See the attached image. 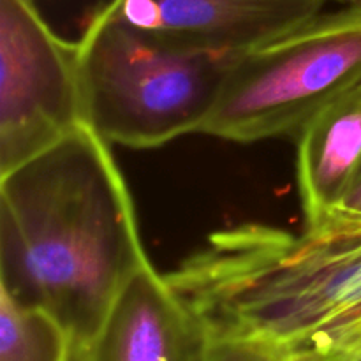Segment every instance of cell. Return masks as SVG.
Masks as SVG:
<instances>
[{
  "label": "cell",
  "mask_w": 361,
  "mask_h": 361,
  "mask_svg": "<svg viewBox=\"0 0 361 361\" xmlns=\"http://www.w3.org/2000/svg\"><path fill=\"white\" fill-rule=\"evenodd\" d=\"M330 0H115L116 16L166 42L236 55L324 13Z\"/></svg>",
  "instance_id": "obj_7"
},
{
  "label": "cell",
  "mask_w": 361,
  "mask_h": 361,
  "mask_svg": "<svg viewBox=\"0 0 361 361\" xmlns=\"http://www.w3.org/2000/svg\"><path fill=\"white\" fill-rule=\"evenodd\" d=\"M78 46L88 122L134 150L201 134L233 59L136 30L116 16L115 0L95 11Z\"/></svg>",
  "instance_id": "obj_3"
},
{
  "label": "cell",
  "mask_w": 361,
  "mask_h": 361,
  "mask_svg": "<svg viewBox=\"0 0 361 361\" xmlns=\"http://www.w3.org/2000/svg\"><path fill=\"white\" fill-rule=\"evenodd\" d=\"M208 361H282L277 353L261 342L242 337L212 335Z\"/></svg>",
  "instance_id": "obj_10"
},
{
  "label": "cell",
  "mask_w": 361,
  "mask_h": 361,
  "mask_svg": "<svg viewBox=\"0 0 361 361\" xmlns=\"http://www.w3.org/2000/svg\"><path fill=\"white\" fill-rule=\"evenodd\" d=\"M337 210L345 212V214L361 215V171L358 173L355 183H353V187L349 189L348 196L344 197V201H342V204Z\"/></svg>",
  "instance_id": "obj_11"
},
{
  "label": "cell",
  "mask_w": 361,
  "mask_h": 361,
  "mask_svg": "<svg viewBox=\"0 0 361 361\" xmlns=\"http://www.w3.org/2000/svg\"><path fill=\"white\" fill-rule=\"evenodd\" d=\"M341 2H345V4H348V6L361 7V0H341Z\"/></svg>",
  "instance_id": "obj_12"
},
{
  "label": "cell",
  "mask_w": 361,
  "mask_h": 361,
  "mask_svg": "<svg viewBox=\"0 0 361 361\" xmlns=\"http://www.w3.org/2000/svg\"><path fill=\"white\" fill-rule=\"evenodd\" d=\"M148 259L111 143L90 123L0 176V291L85 345Z\"/></svg>",
  "instance_id": "obj_1"
},
{
  "label": "cell",
  "mask_w": 361,
  "mask_h": 361,
  "mask_svg": "<svg viewBox=\"0 0 361 361\" xmlns=\"http://www.w3.org/2000/svg\"><path fill=\"white\" fill-rule=\"evenodd\" d=\"M71 361H78V358H76V353H74V355H73V360H71Z\"/></svg>",
  "instance_id": "obj_13"
},
{
  "label": "cell",
  "mask_w": 361,
  "mask_h": 361,
  "mask_svg": "<svg viewBox=\"0 0 361 361\" xmlns=\"http://www.w3.org/2000/svg\"><path fill=\"white\" fill-rule=\"evenodd\" d=\"M166 277L212 335L282 361H361V215L335 210L302 233L217 229Z\"/></svg>",
  "instance_id": "obj_2"
},
{
  "label": "cell",
  "mask_w": 361,
  "mask_h": 361,
  "mask_svg": "<svg viewBox=\"0 0 361 361\" xmlns=\"http://www.w3.org/2000/svg\"><path fill=\"white\" fill-rule=\"evenodd\" d=\"M296 182L305 226L342 204L361 171V81L296 134Z\"/></svg>",
  "instance_id": "obj_8"
},
{
  "label": "cell",
  "mask_w": 361,
  "mask_h": 361,
  "mask_svg": "<svg viewBox=\"0 0 361 361\" xmlns=\"http://www.w3.org/2000/svg\"><path fill=\"white\" fill-rule=\"evenodd\" d=\"M88 122L80 46L34 0H0V176Z\"/></svg>",
  "instance_id": "obj_5"
},
{
  "label": "cell",
  "mask_w": 361,
  "mask_h": 361,
  "mask_svg": "<svg viewBox=\"0 0 361 361\" xmlns=\"http://www.w3.org/2000/svg\"><path fill=\"white\" fill-rule=\"evenodd\" d=\"M212 334L200 314L145 259L118 293L78 361H208Z\"/></svg>",
  "instance_id": "obj_6"
},
{
  "label": "cell",
  "mask_w": 361,
  "mask_h": 361,
  "mask_svg": "<svg viewBox=\"0 0 361 361\" xmlns=\"http://www.w3.org/2000/svg\"><path fill=\"white\" fill-rule=\"evenodd\" d=\"M73 355V337L55 316L0 291V361H71Z\"/></svg>",
  "instance_id": "obj_9"
},
{
  "label": "cell",
  "mask_w": 361,
  "mask_h": 361,
  "mask_svg": "<svg viewBox=\"0 0 361 361\" xmlns=\"http://www.w3.org/2000/svg\"><path fill=\"white\" fill-rule=\"evenodd\" d=\"M360 81L361 7L321 13L281 37L233 55L201 134L233 143L296 136Z\"/></svg>",
  "instance_id": "obj_4"
}]
</instances>
